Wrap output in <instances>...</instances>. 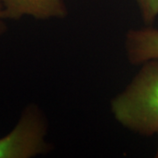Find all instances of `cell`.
Returning a JSON list of instances; mask_svg holds the SVG:
<instances>
[{
	"label": "cell",
	"mask_w": 158,
	"mask_h": 158,
	"mask_svg": "<svg viewBox=\"0 0 158 158\" xmlns=\"http://www.w3.org/2000/svg\"><path fill=\"white\" fill-rule=\"evenodd\" d=\"M156 157H158V148H157V151H156Z\"/></svg>",
	"instance_id": "52a82bcc"
},
{
	"label": "cell",
	"mask_w": 158,
	"mask_h": 158,
	"mask_svg": "<svg viewBox=\"0 0 158 158\" xmlns=\"http://www.w3.org/2000/svg\"><path fill=\"white\" fill-rule=\"evenodd\" d=\"M124 46L127 59L132 65L158 60V29L151 26L130 29L125 36Z\"/></svg>",
	"instance_id": "277c9868"
},
{
	"label": "cell",
	"mask_w": 158,
	"mask_h": 158,
	"mask_svg": "<svg viewBox=\"0 0 158 158\" xmlns=\"http://www.w3.org/2000/svg\"><path fill=\"white\" fill-rule=\"evenodd\" d=\"M6 21V19L2 16V7L0 6V35L5 34L7 31V25Z\"/></svg>",
	"instance_id": "8992f818"
},
{
	"label": "cell",
	"mask_w": 158,
	"mask_h": 158,
	"mask_svg": "<svg viewBox=\"0 0 158 158\" xmlns=\"http://www.w3.org/2000/svg\"><path fill=\"white\" fill-rule=\"evenodd\" d=\"M142 20L146 26H151L158 17V0H135Z\"/></svg>",
	"instance_id": "5b68a950"
},
{
	"label": "cell",
	"mask_w": 158,
	"mask_h": 158,
	"mask_svg": "<svg viewBox=\"0 0 158 158\" xmlns=\"http://www.w3.org/2000/svg\"><path fill=\"white\" fill-rule=\"evenodd\" d=\"M0 6L6 20H19L26 16L48 20L68 15L64 0H0Z\"/></svg>",
	"instance_id": "3957f363"
},
{
	"label": "cell",
	"mask_w": 158,
	"mask_h": 158,
	"mask_svg": "<svg viewBox=\"0 0 158 158\" xmlns=\"http://www.w3.org/2000/svg\"><path fill=\"white\" fill-rule=\"evenodd\" d=\"M48 127L39 106L27 105L12 130L0 138V158H32L49 153L53 147L47 141Z\"/></svg>",
	"instance_id": "7a4b0ae2"
},
{
	"label": "cell",
	"mask_w": 158,
	"mask_h": 158,
	"mask_svg": "<svg viewBox=\"0 0 158 158\" xmlns=\"http://www.w3.org/2000/svg\"><path fill=\"white\" fill-rule=\"evenodd\" d=\"M121 126L138 135H158V60L141 64L130 84L111 101Z\"/></svg>",
	"instance_id": "6da1fadb"
}]
</instances>
